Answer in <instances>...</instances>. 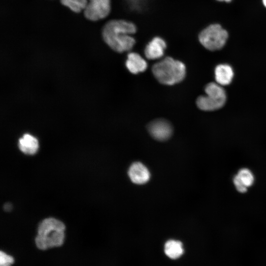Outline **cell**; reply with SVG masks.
<instances>
[{"instance_id": "obj_8", "label": "cell", "mask_w": 266, "mask_h": 266, "mask_svg": "<svg viewBox=\"0 0 266 266\" xmlns=\"http://www.w3.org/2000/svg\"><path fill=\"white\" fill-rule=\"evenodd\" d=\"M255 181L252 171L248 168H242L233 176V184L239 192L243 193L251 187Z\"/></svg>"}, {"instance_id": "obj_1", "label": "cell", "mask_w": 266, "mask_h": 266, "mask_svg": "<svg viewBox=\"0 0 266 266\" xmlns=\"http://www.w3.org/2000/svg\"><path fill=\"white\" fill-rule=\"evenodd\" d=\"M136 32V27L133 22L115 19L104 26L102 35L106 44L113 50L122 53L131 50L135 43L132 35Z\"/></svg>"}, {"instance_id": "obj_5", "label": "cell", "mask_w": 266, "mask_h": 266, "mask_svg": "<svg viewBox=\"0 0 266 266\" xmlns=\"http://www.w3.org/2000/svg\"><path fill=\"white\" fill-rule=\"evenodd\" d=\"M228 37L227 32L219 24H212L204 29L199 35V40L206 49L214 51L220 49Z\"/></svg>"}, {"instance_id": "obj_16", "label": "cell", "mask_w": 266, "mask_h": 266, "mask_svg": "<svg viewBox=\"0 0 266 266\" xmlns=\"http://www.w3.org/2000/svg\"><path fill=\"white\" fill-rule=\"evenodd\" d=\"M14 262L13 258L2 251L0 252V266H11Z\"/></svg>"}, {"instance_id": "obj_3", "label": "cell", "mask_w": 266, "mask_h": 266, "mask_svg": "<svg viewBox=\"0 0 266 266\" xmlns=\"http://www.w3.org/2000/svg\"><path fill=\"white\" fill-rule=\"evenodd\" d=\"M152 73L161 84L172 85L182 81L186 75V66L181 61L167 57L155 64Z\"/></svg>"}, {"instance_id": "obj_7", "label": "cell", "mask_w": 266, "mask_h": 266, "mask_svg": "<svg viewBox=\"0 0 266 266\" xmlns=\"http://www.w3.org/2000/svg\"><path fill=\"white\" fill-rule=\"evenodd\" d=\"M150 134L159 141H165L171 136L173 128L171 124L165 119H157L150 122L147 125Z\"/></svg>"}, {"instance_id": "obj_19", "label": "cell", "mask_w": 266, "mask_h": 266, "mask_svg": "<svg viewBox=\"0 0 266 266\" xmlns=\"http://www.w3.org/2000/svg\"><path fill=\"white\" fill-rule=\"evenodd\" d=\"M220 0V1H226L227 2H230V1H231L232 0Z\"/></svg>"}, {"instance_id": "obj_14", "label": "cell", "mask_w": 266, "mask_h": 266, "mask_svg": "<svg viewBox=\"0 0 266 266\" xmlns=\"http://www.w3.org/2000/svg\"><path fill=\"white\" fill-rule=\"evenodd\" d=\"M166 255L171 259L179 258L184 253L182 243L178 240H169L165 243L164 248Z\"/></svg>"}, {"instance_id": "obj_13", "label": "cell", "mask_w": 266, "mask_h": 266, "mask_svg": "<svg viewBox=\"0 0 266 266\" xmlns=\"http://www.w3.org/2000/svg\"><path fill=\"white\" fill-rule=\"evenodd\" d=\"M214 73L216 83L221 86L230 84L233 77V68L227 64L218 65L215 67Z\"/></svg>"}, {"instance_id": "obj_11", "label": "cell", "mask_w": 266, "mask_h": 266, "mask_svg": "<svg viewBox=\"0 0 266 266\" xmlns=\"http://www.w3.org/2000/svg\"><path fill=\"white\" fill-rule=\"evenodd\" d=\"M126 66L132 73L137 74L146 69L147 63L139 54L130 52L127 56Z\"/></svg>"}, {"instance_id": "obj_17", "label": "cell", "mask_w": 266, "mask_h": 266, "mask_svg": "<svg viewBox=\"0 0 266 266\" xmlns=\"http://www.w3.org/2000/svg\"><path fill=\"white\" fill-rule=\"evenodd\" d=\"M11 208V206L9 203H7L6 204H5L4 205V209L6 210L7 211H9Z\"/></svg>"}, {"instance_id": "obj_2", "label": "cell", "mask_w": 266, "mask_h": 266, "mask_svg": "<svg viewBox=\"0 0 266 266\" xmlns=\"http://www.w3.org/2000/svg\"><path fill=\"white\" fill-rule=\"evenodd\" d=\"M65 226L59 220L53 218L43 220L39 225L35 244L41 250L61 246L65 238Z\"/></svg>"}, {"instance_id": "obj_6", "label": "cell", "mask_w": 266, "mask_h": 266, "mask_svg": "<svg viewBox=\"0 0 266 266\" xmlns=\"http://www.w3.org/2000/svg\"><path fill=\"white\" fill-rule=\"evenodd\" d=\"M110 10V0H88L84 13L88 19L97 21L107 17Z\"/></svg>"}, {"instance_id": "obj_4", "label": "cell", "mask_w": 266, "mask_h": 266, "mask_svg": "<svg viewBox=\"0 0 266 266\" xmlns=\"http://www.w3.org/2000/svg\"><path fill=\"white\" fill-rule=\"evenodd\" d=\"M206 96L197 100V106L204 111H213L222 107L226 100V94L221 85L217 83H208L205 88Z\"/></svg>"}, {"instance_id": "obj_15", "label": "cell", "mask_w": 266, "mask_h": 266, "mask_svg": "<svg viewBox=\"0 0 266 266\" xmlns=\"http://www.w3.org/2000/svg\"><path fill=\"white\" fill-rule=\"evenodd\" d=\"M61 2L73 12L78 13L84 10L88 0H61Z\"/></svg>"}, {"instance_id": "obj_9", "label": "cell", "mask_w": 266, "mask_h": 266, "mask_svg": "<svg viewBox=\"0 0 266 266\" xmlns=\"http://www.w3.org/2000/svg\"><path fill=\"white\" fill-rule=\"evenodd\" d=\"M166 43L162 38L156 36L146 46L144 49L145 57L149 60L161 58L164 54Z\"/></svg>"}, {"instance_id": "obj_18", "label": "cell", "mask_w": 266, "mask_h": 266, "mask_svg": "<svg viewBox=\"0 0 266 266\" xmlns=\"http://www.w3.org/2000/svg\"><path fill=\"white\" fill-rule=\"evenodd\" d=\"M264 5L266 7V0H263Z\"/></svg>"}, {"instance_id": "obj_12", "label": "cell", "mask_w": 266, "mask_h": 266, "mask_svg": "<svg viewBox=\"0 0 266 266\" xmlns=\"http://www.w3.org/2000/svg\"><path fill=\"white\" fill-rule=\"evenodd\" d=\"M18 146L23 153L27 155H33L38 149V141L33 135L25 133L19 138Z\"/></svg>"}, {"instance_id": "obj_10", "label": "cell", "mask_w": 266, "mask_h": 266, "mask_svg": "<svg viewBox=\"0 0 266 266\" xmlns=\"http://www.w3.org/2000/svg\"><path fill=\"white\" fill-rule=\"evenodd\" d=\"M128 174L131 180L138 184L147 182L150 176L147 168L140 162L133 163L129 169Z\"/></svg>"}]
</instances>
